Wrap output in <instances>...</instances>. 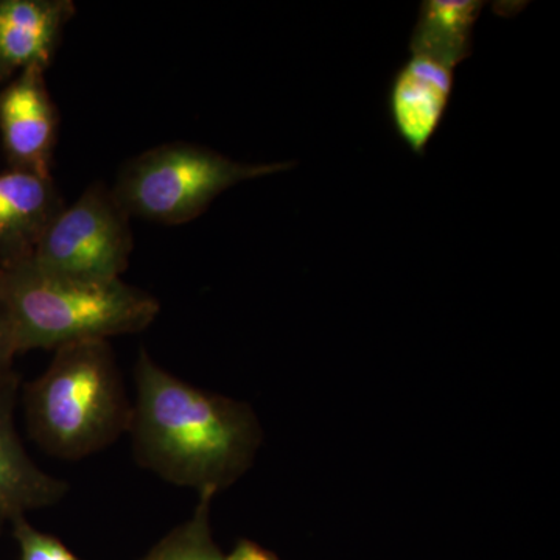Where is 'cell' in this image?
I'll use <instances>...</instances> for the list:
<instances>
[{
	"mask_svg": "<svg viewBox=\"0 0 560 560\" xmlns=\"http://www.w3.org/2000/svg\"><path fill=\"white\" fill-rule=\"evenodd\" d=\"M0 300L9 311L20 353L139 334L161 312L154 294L121 279L51 275L31 259L0 267Z\"/></svg>",
	"mask_w": 560,
	"mask_h": 560,
	"instance_id": "obj_3",
	"label": "cell"
},
{
	"mask_svg": "<svg viewBox=\"0 0 560 560\" xmlns=\"http://www.w3.org/2000/svg\"><path fill=\"white\" fill-rule=\"evenodd\" d=\"M73 14L70 0H0V83L31 66L49 68Z\"/></svg>",
	"mask_w": 560,
	"mask_h": 560,
	"instance_id": "obj_10",
	"label": "cell"
},
{
	"mask_svg": "<svg viewBox=\"0 0 560 560\" xmlns=\"http://www.w3.org/2000/svg\"><path fill=\"white\" fill-rule=\"evenodd\" d=\"M25 425L39 448L65 460L97 455L130 429L132 400L109 341L54 350L22 396Z\"/></svg>",
	"mask_w": 560,
	"mask_h": 560,
	"instance_id": "obj_2",
	"label": "cell"
},
{
	"mask_svg": "<svg viewBox=\"0 0 560 560\" xmlns=\"http://www.w3.org/2000/svg\"><path fill=\"white\" fill-rule=\"evenodd\" d=\"M215 493L198 495L197 508L186 522L162 537L139 560H226L210 529V506Z\"/></svg>",
	"mask_w": 560,
	"mask_h": 560,
	"instance_id": "obj_12",
	"label": "cell"
},
{
	"mask_svg": "<svg viewBox=\"0 0 560 560\" xmlns=\"http://www.w3.org/2000/svg\"><path fill=\"white\" fill-rule=\"evenodd\" d=\"M486 3L480 0H423L410 38L411 55L455 70L474 50V33Z\"/></svg>",
	"mask_w": 560,
	"mask_h": 560,
	"instance_id": "obj_11",
	"label": "cell"
},
{
	"mask_svg": "<svg viewBox=\"0 0 560 560\" xmlns=\"http://www.w3.org/2000/svg\"><path fill=\"white\" fill-rule=\"evenodd\" d=\"M293 165L242 164L195 143H162L125 162L110 191L130 219L183 224L198 219L224 190Z\"/></svg>",
	"mask_w": 560,
	"mask_h": 560,
	"instance_id": "obj_4",
	"label": "cell"
},
{
	"mask_svg": "<svg viewBox=\"0 0 560 560\" xmlns=\"http://www.w3.org/2000/svg\"><path fill=\"white\" fill-rule=\"evenodd\" d=\"M20 378L0 389V534L33 511L61 503L68 481L40 469L25 451L16 422Z\"/></svg>",
	"mask_w": 560,
	"mask_h": 560,
	"instance_id": "obj_8",
	"label": "cell"
},
{
	"mask_svg": "<svg viewBox=\"0 0 560 560\" xmlns=\"http://www.w3.org/2000/svg\"><path fill=\"white\" fill-rule=\"evenodd\" d=\"M20 355L13 323L5 304L0 300V389L11 382L18 381L20 375L14 371V360Z\"/></svg>",
	"mask_w": 560,
	"mask_h": 560,
	"instance_id": "obj_14",
	"label": "cell"
},
{
	"mask_svg": "<svg viewBox=\"0 0 560 560\" xmlns=\"http://www.w3.org/2000/svg\"><path fill=\"white\" fill-rule=\"evenodd\" d=\"M65 202L51 176L13 171L0 175V267L31 259Z\"/></svg>",
	"mask_w": 560,
	"mask_h": 560,
	"instance_id": "obj_9",
	"label": "cell"
},
{
	"mask_svg": "<svg viewBox=\"0 0 560 560\" xmlns=\"http://www.w3.org/2000/svg\"><path fill=\"white\" fill-rule=\"evenodd\" d=\"M455 70L430 58L411 55L394 73L388 114L401 142L423 156L451 106Z\"/></svg>",
	"mask_w": 560,
	"mask_h": 560,
	"instance_id": "obj_7",
	"label": "cell"
},
{
	"mask_svg": "<svg viewBox=\"0 0 560 560\" xmlns=\"http://www.w3.org/2000/svg\"><path fill=\"white\" fill-rule=\"evenodd\" d=\"M10 529L20 547V560H83L57 537L35 528L27 517L18 518Z\"/></svg>",
	"mask_w": 560,
	"mask_h": 560,
	"instance_id": "obj_13",
	"label": "cell"
},
{
	"mask_svg": "<svg viewBox=\"0 0 560 560\" xmlns=\"http://www.w3.org/2000/svg\"><path fill=\"white\" fill-rule=\"evenodd\" d=\"M226 560H278L271 552L264 550L259 545L254 541L242 540L238 541L237 547L230 556H226Z\"/></svg>",
	"mask_w": 560,
	"mask_h": 560,
	"instance_id": "obj_15",
	"label": "cell"
},
{
	"mask_svg": "<svg viewBox=\"0 0 560 560\" xmlns=\"http://www.w3.org/2000/svg\"><path fill=\"white\" fill-rule=\"evenodd\" d=\"M58 113L46 83V69L31 66L0 91V138L13 171L51 176Z\"/></svg>",
	"mask_w": 560,
	"mask_h": 560,
	"instance_id": "obj_6",
	"label": "cell"
},
{
	"mask_svg": "<svg viewBox=\"0 0 560 560\" xmlns=\"http://www.w3.org/2000/svg\"><path fill=\"white\" fill-rule=\"evenodd\" d=\"M130 220L109 187L91 184L51 221L31 260L51 275L121 279L135 248Z\"/></svg>",
	"mask_w": 560,
	"mask_h": 560,
	"instance_id": "obj_5",
	"label": "cell"
},
{
	"mask_svg": "<svg viewBox=\"0 0 560 560\" xmlns=\"http://www.w3.org/2000/svg\"><path fill=\"white\" fill-rule=\"evenodd\" d=\"M128 433L139 466L178 488L220 493L253 466L261 444L245 401L197 388L140 349Z\"/></svg>",
	"mask_w": 560,
	"mask_h": 560,
	"instance_id": "obj_1",
	"label": "cell"
}]
</instances>
